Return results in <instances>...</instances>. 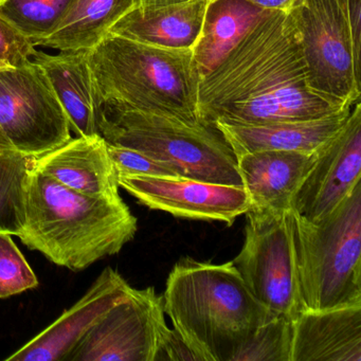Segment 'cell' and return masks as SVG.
Returning <instances> with one entry per match:
<instances>
[{
    "instance_id": "8992f818",
    "label": "cell",
    "mask_w": 361,
    "mask_h": 361,
    "mask_svg": "<svg viewBox=\"0 0 361 361\" xmlns=\"http://www.w3.org/2000/svg\"><path fill=\"white\" fill-rule=\"evenodd\" d=\"M293 232L304 310L361 303V183L319 221L293 212Z\"/></svg>"
},
{
    "instance_id": "5b68a950",
    "label": "cell",
    "mask_w": 361,
    "mask_h": 361,
    "mask_svg": "<svg viewBox=\"0 0 361 361\" xmlns=\"http://www.w3.org/2000/svg\"><path fill=\"white\" fill-rule=\"evenodd\" d=\"M100 136L109 145L141 152L166 164L179 177L243 185L236 157L214 122L138 111L119 103H100Z\"/></svg>"
},
{
    "instance_id": "7c38bea8",
    "label": "cell",
    "mask_w": 361,
    "mask_h": 361,
    "mask_svg": "<svg viewBox=\"0 0 361 361\" xmlns=\"http://www.w3.org/2000/svg\"><path fill=\"white\" fill-rule=\"evenodd\" d=\"M361 183V104L341 128L316 151L314 164L302 181L293 211L308 221L326 216Z\"/></svg>"
},
{
    "instance_id": "3957f363",
    "label": "cell",
    "mask_w": 361,
    "mask_h": 361,
    "mask_svg": "<svg viewBox=\"0 0 361 361\" xmlns=\"http://www.w3.org/2000/svg\"><path fill=\"white\" fill-rule=\"evenodd\" d=\"M164 312L200 361H232L251 336L276 317L259 303L231 262L183 257L162 295Z\"/></svg>"
},
{
    "instance_id": "cb8c5ba5",
    "label": "cell",
    "mask_w": 361,
    "mask_h": 361,
    "mask_svg": "<svg viewBox=\"0 0 361 361\" xmlns=\"http://www.w3.org/2000/svg\"><path fill=\"white\" fill-rule=\"evenodd\" d=\"M291 321L274 318L259 327L232 361H289Z\"/></svg>"
},
{
    "instance_id": "4dcf8cb0",
    "label": "cell",
    "mask_w": 361,
    "mask_h": 361,
    "mask_svg": "<svg viewBox=\"0 0 361 361\" xmlns=\"http://www.w3.org/2000/svg\"><path fill=\"white\" fill-rule=\"evenodd\" d=\"M4 68H5V67L0 66V71H1V69H4Z\"/></svg>"
},
{
    "instance_id": "d6986e66",
    "label": "cell",
    "mask_w": 361,
    "mask_h": 361,
    "mask_svg": "<svg viewBox=\"0 0 361 361\" xmlns=\"http://www.w3.org/2000/svg\"><path fill=\"white\" fill-rule=\"evenodd\" d=\"M90 51L48 54L37 50L32 59L49 80L77 137L100 135L97 126L100 99L90 69Z\"/></svg>"
},
{
    "instance_id": "d4e9b609",
    "label": "cell",
    "mask_w": 361,
    "mask_h": 361,
    "mask_svg": "<svg viewBox=\"0 0 361 361\" xmlns=\"http://www.w3.org/2000/svg\"><path fill=\"white\" fill-rule=\"evenodd\" d=\"M39 280L32 268L12 240L0 232V298H9L35 288Z\"/></svg>"
},
{
    "instance_id": "ffe728a7",
    "label": "cell",
    "mask_w": 361,
    "mask_h": 361,
    "mask_svg": "<svg viewBox=\"0 0 361 361\" xmlns=\"http://www.w3.org/2000/svg\"><path fill=\"white\" fill-rule=\"evenodd\" d=\"M248 0H211L192 48L200 81L223 63L245 35L268 14Z\"/></svg>"
},
{
    "instance_id": "52a82bcc",
    "label": "cell",
    "mask_w": 361,
    "mask_h": 361,
    "mask_svg": "<svg viewBox=\"0 0 361 361\" xmlns=\"http://www.w3.org/2000/svg\"><path fill=\"white\" fill-rule=\"evenodd\" d=\"M290 16L310 90L346 105L360 100V65L355 59L350 0H295Z\"/></svg>"
},
{
    "instance_id": "f1b7e54d",
    "label": "cell",
    "mask_w": 361,
    "mask_h": 361,
    "mask_svg": "<svg viewBox=\"0 0 361 361\" xmlns=\"http://www.w3.org/2000/svg\"><path fill=\"white\" fill-rule=\"evenodd\" d=\"M248 1L270 11L284 12H288L293 4L295 3V0H248Z\"/></svg>"
},
{
    "instance_id": "e0dca14e",
    "label": "cell",
    "mask_w": 361,
    "mask_h": 361,
    "mask_svg": "<svg viewBox=\"0 0 361 361\" xmlns=\"http://www.w3.org/2000/svg\"><path fill=\"white\" fill-rule=\"evenodd\" d=\"M352 107L333 115L310 120L262 124L216 122L235 157L261 151H298L312 153L345 123Z\"/></svg>"
},
{
    "instance_id": "8fae6325",
    "label": "cell",
    "mask_w": 361,
    "mask_h": 361,
    "mask_svg": "<svg viewBox=\"0 0 361 361\" xmlns=\"http://www.w3.org/2000/svg\"><path fill=\"white\" fill-rule=\"evenodd\" d=\"M118 183L143 206L179 219L221 221L231 226L250 208L243 185L149 175H119Z\"/></svg>"
},
{
    "instance_id": "6da1fadb",
    "label": "cell",
    "mask_w": 361,
    "mask_h": 361,
    "mask_svg": "<svg viewBox=\"0 0 361 361\" xmlns=\"http://www.w3.org/2000/svg\"><path fill=\"white\" fill-rule=\"evenodd\" d=\"M310 90L290 16L272 11L200 81L198 114L227 124L317 119L346 107Z\"/></svg>"
},
{
    "instance_id": "4fadbf2b",
    "label": "cell",
    "mask_w": 361,
    "mask_h": 361,
    "mask_svg": "<svg viewBox=\"0 0 361 361\" xmlns=\"http://www.w3.org/2000/svg\"><path fill=\"white\" fill-rule=\"evenodd\" d=\"M132 289L117 270L105 268L75 305L6 360H68L87 334Z\"/></svg>"
},
{
    "instance_id": "2e32d148",
    "label": "cell",
    "mask_w": 361,
    "mask_h": 361,
    "mask_svg": "<svg viewBox=\"0 0 361 361\" xmlns=\"http://www.w3.org/2000/svg\"><path fill=\"white\" fill-rule=\"evenodd\" d=\"M316 152L261 151L236 158L251 208L285 212L312 168Z\"/></svg>"
},
{
    "instance_id": "9a60e30c",
    "label": "cell",
    "mask_w": 361,
    "mask_h": 361,
    "mask_svg": "<svg viewBox=\"0 0 361 361\" xmlns=\"http://www.w3.org/2000/svg\"><path fill=\"white\" fill-rule=\"evenodd\" d=\"M30 170L85 195L121 197L117 172L100 135L71 138L49 153L31 158Z\"/></svg>"
},
{
    "instance_id": "83f0119b",
    "label": "cell",
    "mask_w": 361,
    "mask_h": 361,
    "mask_svg": "<svg viewBox=\"0 0 361 361\" xmlns=\"http://www.w3.org/2000/svg\"><path fill=\"white\" fill-rule=\"evenodd\" d=\"M158 360L200 361V358L174 329H169L156 357Z\"/></svg>"
},
{
    "instance_id": "ba28073f",
    "label": "cell",
    "mask_w": 361,
    "mask_h": 361,
    "mask_svg": "<svg viewBox=\"0 0 361 361\" xmlns=\"http://www.w3.org/2000/svg\"><path fill=\"white\" fill-rule=\"evenodd\" d=\"M245 240L232 263L272 316L291 321L304 310L298 276L293 210L249 208Z\"/></svg>"
},
{
    "instance_id": "9c48e42d",
    "label": "cell",
    "mask_w": 361,
    "mask_h": 361,
    "mask_svg": "<svg viewBox=\"0 0 361 361\" xmlns=\"http://www.w3.org/2000/svg\"><path fill=\"white\" fill-rule=\"evenodd\" d=\"M71 138L68 117L37 63L0 71V151L37 158Z\"/></svg>"
},
{
    "instance_id": "ac0fdd59",
    "label": "cell",
    "mask_w": 361,
    "mask_h": 361,
    "mask_svg": "<svg viewBox=\"0 0 361 361\" xmlns=\"http://www.w3.org/2000/svg\"><path fill=\"white\" fill-rule=\"evenodd\" d=\"M211 0H185L164 6H135L109 33L171 49H192Z\"/></svg>"
},
{
    "instance_id": "7a4b0ae2",
    "label": "cell",
    "mask_w": 361,
    "mask_h": 361,
    "mask_svg": "<svg viewBox=\"0 0 361 361\" xmlns=\"http://www.w3.org/2000/svg\"><path fill=\"white\" fill-rule=\"evenodd\" d=\"M137 228L136 217L121 197L85 195L29 170L18 238L52 263L81 271L119 253Z\"/></svg>"
},
{
    "instance_id": "f546056e",
    "label": "cell",
    "mask_w": 361,
    "mask_h": 361,
    "mask_svg": "<svg viewBox=\"0 0 361 361\" xmlns=\"http://www.w3.org/2000/svg\"><path fill=\"white\" fill-rule=\"evenodd\" d=\"M185 0H136V6L149 7V6H164L169 4L180 3Z\"/></svg>"
},
{
    "instance_id": "5bb4252c",
    "label": "cell",
    "mask_w": 361,
    "mask_h": 361,
    "mask_svg": "<svg viewBox=\"0 0 361 361\" xmlns=\"http://www.w3.org/2000/svg\"><path fill=\"white\" fill-rule=\"evenodd\" d=\"M289 361H361V303L299 312Z\"/></svg>"
},
{
    "instance_id": "44dd1931",
    "label": "cell",
    "mask_w": 361,
    "mask_h": 361,
    "mask_svg": "<svg viewBox=\"0 0 361 361\" xmlns=\"http://www.w3.org/2000/svg\"><path fill=\"white\" fill-rule=\"evenodd\" d=\"M135 6L136 0H75L51 35L31 43L59 51L94 49Z\"/></svg>"
},
{
    "instance_id": "30bf717a",
    "label": "cell",
    "mask_w": 361,
    "mask_h": 361,
    "mask_svg": "<svg viewBox=\"0 0 361 361\" xmlns=\"http://www.w3.org/2000/svg\"><path fill=\"white\" fill-rule=\"evenodd\" d=\"M168 327L162 295L133 288L87 334L67 361H156Z\"/></svg>"
},
{
    "instance_id": "277c9868",
    "label": "cell",
    "mask_w": 361,
    "mask_h": 361,
    "mask_svg": "<svg viewBox=\"0 0 361 361\" xmlns=\"http://www.w3.org/2000/svg\"><path fill=\"white\" fill-rule=\"evenodd\" d=\"M100 103L198 121L200 77L192 49H171L109 33L90 51Z\"/></svg>"
},
{
    "instance_id": "484cf974",
    "label": "cell",
    "mask_w": 361,
    "mask_h": 361,
    "mask_svg": "<svg viewBox=\"0 0 361 361\" xmlns=\"http://www.w3.org/2000/svg\"><path fill=\"white\" fill-rule=\"evenodd\" d=\"M107 149L118 176L119 175H149V176L179 177L166 164L153 159L141 152L135 151L128 147L109 145V143H107Z\"/></svg>"
},
{
    "instance_id": "7402d4cb",
    "label": "cell",
    "mask_w": 361,
    "mask_h": 361,
    "mask_svg": "<svg viewBox=\"0 0 361 361\" xmlns=\"http://www.w3.org/2000/svg\"><path fill=\"white\" fill-rule=\"evenodd\" d=\"M75 0H0V16L31 42L51 35Z\"/></svg>"
},
{
    "instance_id": "603a6c76",
    "label": "cell",
    "mask_w": 361,
    "mask_h": 361,
    "mask_svg": "<svg viewBox=\"0 0 361 361\" xmlns=\"http://www.w3.org/2000/svg\"><path fill=\"white\" fill-rule=\"evenodd\" d=\"M31 158L0 151V232L18 236L25 221V181Z\"/></svg>"
},
{
    "instance_id": "4316f807",
    "label": "cell",
    "mask_w": 361,
    "mask_h": 361,
    "mask_svg": "<svg viewBox=\"0 0 361 361\" xmlns=\"http://www.w3.org/2000/svg\"><path fill=\"white\" fill-rule=\"evenodd\" d=\"M35 52L30 39L0 16V66H23L32 61Z\"/></svg>"
}]
</instances>
